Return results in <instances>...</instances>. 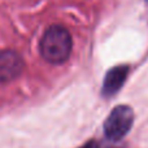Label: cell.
<instances>
[{
	"label": "cell",
	"mask_w": 148,
	"mask_h": 148,
	"mask_svg": "<svg viewBox=\"0 0 148 148\" xmlns=\"http://www.w3.org/2000/svg\"><path fill=\"white\" fill-rule=\"evenodd\" d=\"M72 48L73 40L70 33L60 25H52L47 29L39 44L42 57L52 65L64 64L69 59Z\"/></svg>",
	"instance_id": "cell-1"
},
{
	"label": "cell",
	"mask_w": 148,
	"mask_h": 148,
	"mask_svg": "<svg viewBox=\"0 0 148 148\" xmlns=\"http://www.w3.org/2000/svg\"><path fill=\"white\" fill-rule=\"evenodd\" d=\"M134 122V112L129 105L116 107L104 122V135L108 140L118 142L131 130Z\"/></svg>",
	"instance_id": "cell-2"
},
{
	"label": "cell",
	"mask_w": 148,
	"mask_h": 148,
	"mask_svg": "<svg viewBox=\"0 0 148 148\" xmlns=\"http://www.w3.org/2000/svg\"><path fill=\"white\" fill-rule=\"evenodd\" d=\"M23 69V60L14 51L0 52V83L16 79Z\"/></svg>",
	"instance_id": "cell-3"
},
{
	"label": "cell",
	"mask_w": 148,
	"mask_h": 148,
	"mask_svg": "<svg viewBox=\"0 0 148 148\" xmlns=\"http://www.w3.org/2000/svg\"><path fill=\"white\" fill-rule=\"evenodd\" d=\"M129 74L127 65H117V66L109 69L105 74L104 82H103L101 94L105 97H110L114 94H117L123 86L126 78Z\"/></svg>",
	"instance_id": "cell-4"
},
{
	"label": "cell",
	"mask_w": 148,
	"mask_h": 148,
	"mask_svg": "<svg viewBox=\"0 0 148 148\" xmlns=\"http://www.w3.org/2000/svg\"><path fill=\"white\" fill-rule=\"evenodd\" d=\"M92 148H121V147H116V146L109 144V143H95L94 142Z\"/></svg>",
	"instance_id": "cell-5"
},
{
	"label": "cell",
	"mask_w": 148,
	"mask_h": 148,
	"mask_svg": "<svg viewBox=\"0 0 148 148\" xmlns=\"http://www.w3.org/2000/svg\"><path fill=\"white\" fill-rule=\"evenodd\" d=\"M92 144H94V142H88V143H86L83 147H81V148H92Z\"/></svg>",
	"instance_id": "cell-6"
},
{
	"label": "cell",
	"mask_w": 148,
	"mask_h": 148,
	"mask_svg": "<svg viewBox=\"0 0 148 148\" xmlns=\"http://www.w3.org/2000/svg\"><path fill=\"white\" fill-rule=\"evenodd\" d=\"M146 1H147V4H148V0H146Z\"/></svg>",
	"instance_id": "cell-7"
}]
</instances>
